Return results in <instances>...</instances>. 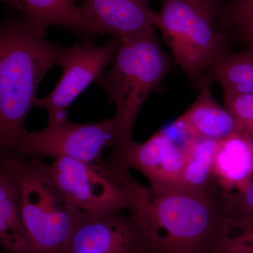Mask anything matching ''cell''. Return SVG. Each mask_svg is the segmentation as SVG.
<instances>
[{
    "label": "cell",
    "instance_id": "obj_1",
    "mask_svg": "<svg viewBox=\"0 0 253 253\" xmlns=\"http://www.w3.org/2000/svg\"><path fill=\"white\" fill-rule=\"evenodd\" d=\"M113 170L150 253H221L232 229L217 181L199 192L157 191L139 184L129 169Z\"/></svg>",
    "mask_w": 253,
    "mask_h": 253
},
{
    "label": "cell",
    "instance_id": "obj_2",
    "mask_svg": "<svg viewBox=\"0 0 253 253\" xmlns=\"http://www.w3.org/2000/svg\"><path fill=\"white\" fill-rule=\"evenodd\" d=\"M46 31L24 17L10 19L0 30V146L1 156L16 154L28 131V113L38 86L59 65L64 47L51 44Z\"/></svg>",
    "mask_w": 253,
    "mask_h": 253
},
{
    "label": "cell",
    "instance_id": "obj_3",
    "mask_svg": "<svg viewBox=\"0 0 253 253\" xmlns=\"http://www.w3.org/2000/svg\"><path fill=\"white\" fill-rule=\"evenodd\" d=\"M17 182L33 253H66L84 212L60 189L42 159L1 156Z\"/></svg>",
    "mask_w": 253,
    "mask_h": 253
},
{
    "label": "cell",
    "instance_id": "obj_4",
    "mask_svg": "<svg viewBox=\"0 0 253 253\" xmlns=\"http://www.w3.org/2000/svg\"><path fill=\"white\" fill-rule=\"evenodd\" d=\"M116 40L111 70L101 73L95 83L107 94L109 104L116 106L114 118L125 144L133 140L138 113L166 77L171 61L160 46L155 29Z\"/></svg>",
    "mask_w": 253,
    "mask_h": 253
},
{
    "label": "cell",
    "instance_id": "obj_5",
    "mask_svg": "<svg viewBox=\"0 0 253 253\" xmlns=\"http://www.w3.org/2000/svg\"><path fill=\"white\" fill-rule=\"evenodd\" d=\"M155 26L188 78L200 83L225 55L229 44L217 25L221 1L215 0H161Z\"/></svg>",
    "mask_w": 253,
    "mask_h": 253
},
{
    "label": "cell",
    "instance_id": "obj_6",
    "mask_svg": "<svg viewBox=\"0 0 253 253\" xmlns=\"http://www.w3.org/2000/svg\"><path fill=\"white\" fill-rule=\"evenodd\" d=\"M123 144L114 118L96 123H74L66 117L48 120L47 126L42 130L28 131L17 154L39 159L69 158L102 164L105 149H114Z\"/></svg>",
    "mask_w": 253,
    "mask_h": 253
},
{
    "label": "cell",
    "instance_id": "obj_7",
    "mask_svg": "<svg viewBox=\"0 0 253 253\" xmlns=\"http://www.w3.org/2000/svg\"><path fill=\"white\" fill-rule=\"evenodd\" d=\"M49 167L56 184L83 212L104 214L127 209L126 191L106 161L99 164L59 158Z\"/></svg>",
    "mask_w": 253,
    "mask_h": 253
},
{
    "label": "cell",
    "instance_id": "obj_8",
    "mask_svg": "<svg viewBox=\"0 0 253 253\" xmlns=\"http://www.w3.org/2000/svg\"><path fill=\"white\" fill-rule=\"evenodd\" d=\"M116 47L114 38L102 46L86 43L64 47L59 62L61 79L49 95L36 99L35 106L45 109L48 120L68 117L70 105L111 64Z\"/></svg>",
    "mask_w": 253,
    "mask_h": 253
},
{
    "label": "cell",
    "instance_id": "obj_9",
    "mask_svg": "<svg viewBox=\"0 0 253 253\" xmlns=\"http://www.w3.org/2000/svg\"><path fill=\"white\" fill-rule=\"evenodd\" d=\"M186 161L184 144L173 140L166 130L158 131L143 143L131 141L113 149L108 164L136 169L157 191L179 189Z\"/></svg>",
    "mask_w": 253,
    "mask_h": 253
},
{
    "label": "cell",
    "instance_id": "obj_10",
    "mask_svg": "<svg viewBox=\"0 0 253 253\" xmlns=\"http://www.w3.org/2000/svg\"><path fill=\"white\" fill-rule=\"evenodd\" d=\"M66 253H150L130 214L84 213Z\"/></svg>",
    "mask_w": 253,
    "mask_h": 253
},
{
    "label": "cell",
    "instance_id": "obj_11",
    "mask_svg": "<svg viewBox=\"0 0 253 253\" xmlns=\"http://www.w3.org/2000/svg\"><path fill=\"white\" fill-rule=\"evenodd\" d=\"M151 0H84L81 6L82 33L111 38L133 36L156 29L157 12Z\"/></svg>",
    "mask_w": 253,
    "mask_h": 253
},
{
    "label": "cell",
    "instance_id": "obj_12",
    "mask_svg": "<svg viewBox=\"0 0 253 253\" xmlns=\"http://www.w3.org/2000/svg\"><path fill=\"white\" fill-rule=\"evenodd\" d=\"M172 126L187 137H200L219 141L244 131L226 106L213 97L210 83L200 82L199 96Z\"/></svg>",
    "mask_w": 253,
    "mask_h": 253
},
{
    "label": "cell",
    "instance_id": "obj_13",
    "mask_svg": "<svg viewBox=\"0 0 253 253\" xmlns=\"http://www.w3.org/2000/svg\"><path fill=\"white\" fill-rule=\"evenodd\" d=\"M214 179L224 192L241 191L253 179V141L245 131L218 141Z\"/></svg>",
    "mask_w": 253,
    "mask_h": 253
},
{
    "label": "cell",
    "instance_id": "obj_14",
    "mask_svg": "<svg viewBox=\"0 0 253 253\" xmlns=\"http://www.w3.org/2000/svg\"><path fill=\"white\" fill-rule=\"evenodd\" d=\"M0 244L6 253H33L12 172L0 166Z\"/></svg>",
    "mask_w": 253,
    "mask_h": 253
},
{
    "label": "cell",
    "instance_id": "obj_15",
    "mask_svg": "<svg viewBox=\"0 0 253 253\" xmlns=\"http://www.w3.org/2000/svg\"><path fill=\"white\" fill-rule=\"evenodd\" d=\"M22 13L37 28L46 31L51 26L83 32L81 11L75 0H1Z\"/></svg>",
    "mask_w": 253,
    "mask_h": 253
},
{
    "label": "cell",
    "instance_id": "obj_16",
    "mask_svg": "<svg viewBox=\"0 0 253 253\" xmlns=\"http://www.w3.org/2000/svg\"><path fill=\"white\" fill-rule=\"evenodd\" d=\"M218 141L200 137L184 141L186 161L178 191H204L216 182L213 168Z\"/></svg>",
    "mask_w": 253,
    "mask_h": 253
},
{
    "label": "cell",
    "instance_id": "obj_17",
    "mask_svg": "<svg viewBox=\"0 0 253 253\" xmlns=\"http://www.w3.org/2000/svg\"><path fill=\"white\" fill-rule=\"evenodd\" d=\"M210 71L222 86L223 92L253 94V49L229 52Z\"/></svg>",
    "mask_w": 253,
    "mask_h": 253
},
{
    "label": "cell",
    "instance_id": "obj_18",
    "mask_svg": "<svg viewBox=\"0 0 253 253\" xmlns=\"http://www.w3.org/2000/svg\"><path fill=\"white\" fill-rule=\"evenodd\" d=\"M224 204L232 231L253 226V179L246 188L235 192H224Z\"/></svg>",
    "mask_w": 253,
    "mask_h": 253
},
{
    "label": "cell",
    "instance_id": "obj_19",
    "mask_svg": "<svg viewBox=\"0 0 253 253\" xmlns=\"http://www.w3.org/2000/svg\"><path fill=\"white\" fill-rule=\"evenodd\" d=\"M218 23L224 28H233L253 21V0H228L221 4Z\"/></svg>",
    "mask_w": 253,
    "mask_h": 253
},
{
    "label": "cell",
    "instance_id": "obj_20",
    "mask_svg": "<svg viewBox=\"0 0 253 253\" xmlns=\"http://www.w3.org/2000/svg\"><path fill=\"white\" fill-rule=\"evenodd\" d=\"M224 104L253 141V94L224 93Z\"/></svg>",
    "mask_w": 253,
    "mask_h": 253
},
{
    "label": "cell",
    "instance_id": "obj_21",
    "mask_svg": "<svg viewBox=\"0 0 253 253\" xmlns=\"http://www.w3.org/2000/svg\"><path fill=\"white\" fill-rule=\"evenodd\" d=\"M221 253H253V226L228 236Z\"/></svg>",
    "mask_w": 253,
    "mask_h": 253
},
{
    "label": "cell",
    "instance_id": "obj_22",
    "mask_svg": "<svg viewBox=\"0 0 253 253\" xmlns=\"http://www.w3.org/2000/svg\"><path fill=\"white\" fill-rule=\"evenodd\" d=\"M231 29L235 31L238 38L249 46V49H253V21L239 25Z\"/></svg>",
    "mask_w": 253,
    "mask_h": 253
},
{
    "label": "cell",
    "instance_id": "obj_23",
    "mask_svg": "<svg viewBox=\"0 0 253 253\" xmlns=\"http://www.w3.org/2000/svg\"><path fill=\"white\" fill-rule=\"evenodd\" d=\"M216 1H221V0H216Z\"/></svg>",
    "mask_w": 253,
    "mask_h": 253
}]
</instances>
